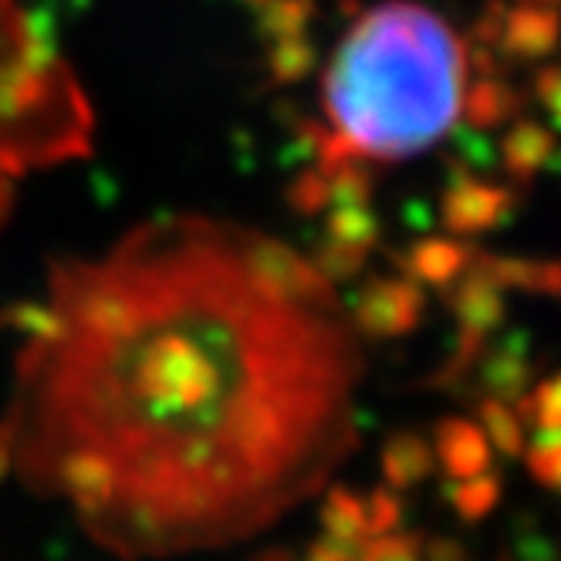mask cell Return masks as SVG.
<instances>
[{"label": "cell", "mask_w": 561, "mask_h": 561, "mask_svg": "<svg viewBox=\"0 0 561 561\" xmlns=\"http://www.w3.org/2000/svg\"><path fill=\"white\" fill-rule=\"evenodd\" d=\"M335 280L285 240L167 217L61 267L21 345L8 457L123 558L244 541L352 436Z\"/></svg>", "instance_id": "obj_1"}, {"label": "cell", "mask_w": 561, "mask_h": 561, "mask_svg": "<svg viewBox=\"0 0 561 561\" xmlns=\"http://www.w3.org/2000/svg\"><path fill=\"white\" fill-rule=\"evenodd\" d=\"M467 75V48L444 18L410 0L366 11L325 68L329 126L314 136L325 170L396 163L436 146L457 126Z\"/></svg>", "instance_id": "obj_2"}, {"label": "cell", "mask_w": 561, "mask_h": 561, "mask_svg": "<svg viewBox=\"0 0 561 561\" xmlns=\"http://www.w3.org/2000/svg\"><path fill=\"white\" fill-rule=\"evenodd\" d=\"M426 291L413 277H379L352 301V325L369 339H399L420 329Z\"/></svg>", "instance_id": "obj_3"}, {"label": "cell", "mask_w": 561, "mask_h": 561, "mask_svg": "<svg viewBox=\"0 0 561 561\" xmlns=\"http://www.w3.org/2000/svg\"><path fill=\"white\" fill-rule=\"evenodd\" d=\"M517 207V196L511 186L480 180L473 173H460L450 180L439 199V220L454 237H477V233H491L511 220Z\"/></svg>", "instance_id": "obj_4"}, {"label": "cell", "mask_w": 561, "mask_h": 561, "mask_svg": "<svg viewBox=\"0 0 561 561\" xmlns=\"http://www.w3.org/2000/svg\"><path fill=\"white\" fill-rule=\"evenodd\" d=\"M484 389V396L504 399V403H517L531 386V363H528V342L520 332H511L497 339L494 345L488 342L484 352L477 355L470 369Z\"/></svg>", "instance_id": "obj_5"}, {"label": "cell", "mask_w": 561, "mask_h": 561, "mask_svg": "<svg viewBox=\"0 0 561 561\" xmlns=\"http://www.w3.org/2000/svg\"><path fill=\"white\" fill-rule=\"evenodd\" d=\"M561 42V14L551 4H520L507 8L497 48L514 61H538L548 58Z\"/></svg>", "instance_id": "obj_6"}, {"label": "cell", "mask_w": 561, "mask_h": 561, "mask_svg": "<svg viewBox=\"0 0 561 561\" xmlns=\"http://www.w3.org/2000/svg\"><path fill=\"white\" fill-rule=\"evenodd\" d=\"M433 454L450 480H467V477L491 470V457H494L480 423H473L467 416H447L436 423Z\"/></svg>", "instance_id": "obj_7"}, {"label": "cell", "mask_w": 561, "mask_h": 561, "mask_svg": "<svg viewBox=\"0 0 561 561\" xmlns=\"http://www.w3.org/2000/svg\"><path fill=\"white\" fill-rule=\"evenodd\" d=\"M473 248L463 244L460 237H423L407 251L403 271L423 288L447 291L454 280L473 264Z\"/></svg>", "instance_id": "obj_8"}, {"label": "cell", "mask_w": 561, "mask_h": 561, "mask_svg": "<svg viewBox=\"0 0 561 561\" xmlns=\"http://www.w3.org/2000/svg\"><path fill=\"white\" fill-rule=\"evenodd\" d=\"M473 264L488 271L504 291H525L561 301V257H507V254H473Z\"/></svg>", "instance_id": "obj_9"}, {"label": "cell", "mask_w": 561, "mask_h": 561, "mask_svg": "<svg viewBox=\"0 0 561 561\" xmlns=\"http://www.w3.org/2000/svg\"><path fill=\"white\" fill-rule=\"evenodd\" d=\"M554 159V133L535 118H520L501 139V163L514 183H531Z\"/></svg>", "instance_id": "obj_10"}, {"label": "cell", "mask_w": 561, "mask_h": 561, "mask_svg": "<svg viewBox=\"0 0 561 561\" xmlns=\"http://www.w3.org/2000/svg\"><path fill=\"white\" fill-rule=\"evenodd\" d=\"M520 108V99L511 82L501 75H473V82L463 89L460 112L467 115V126L473 133H488L504 126L507 118Z\"/></svg>", "instance_id": "obj_11"}, {"label": "cell", "mask_w": 561, "mask_h": 561, "mask_svg": "<svg viewBox=\"0 0 561 561\" xmlns=\"http://www.w3.org/2000/svg\"><path fill=\"white\" fill-rule=\"evenodd\" d=\"M433 467H436L433 444L420 433H396L382 447V473L389 480V488L399 491L416 488L433 473Z\"/></svg>", "instance_id": "obj_12"}, {"label": "cell", "mask_w": 561, "mask_h": 561, "mask_svg": "<svg viewBox=\"0 0 561 561\" xmlns=\"http://www.w3.org/2000/svg\"><path fill=\"white\" fill-rule=\"evenodd\" d=\"M480 430H484L491 450H497L501 457L507 460H517L525 454V444H528V430H525V420L514 410V403H504V399H494V396H484L480 399Z\"/></svg>", "instance_id": "obj_13"}, {"label": "cell", "mask_w": 561, "mask_h": 561, "mask_svg": "<svg viewBox=\"0 0 561 561\" xmlns=\"http://www.w3.org/2000/svg\"><path fill=\"white\" fill-rule=\"evenodd\" d=\"M501 494H504V480L494 470H484L467 480H454L447 491L454 511L463 520H484L488 514H494V507L501 504Z\"/></svg>", "instance_id": "obj_14"}, {"label": "cell", "mask_w": 561, "mask_h": 561, "mask_svg": "<svg viewBox=\"0 0 561 561\" xmlns=\"http://www.w3.org/2000/svg\"><path fill=\"white\" fill-rule=\"evenodd\" d=\"M520 457L538 484L561 497V430H538Z\"/></svg>", "instance_id": "obj_15"}, {"label": "cell", "mask_w": 561, "mask_h": 561, "mask_svg": "<svg viewBox=\"0 0 561 561\" xmlns=\"http://www.w3.org/2000/svg\"><path fill=\"white\" fill-rule=\"evenodd\" d=\"M520 420L538 430H561V373L541 379L531 392H525L514 403Z\"/></svg>", "instance_id": "obj_16"}, {"label": "cell", "mask_w": 561, "mask_h": 561, "mask_svg": "<svg viewBox=\"0 0 561 561\" xmlns=\"http://www.w3.org/2000/svg\"><path fill=\"white\" fill-rule=\"evenodd\" d=\"M332 233L339 244H348V248H358L366 251L379 240V220L373 210H366L363 204H352V207H342L335 217H332Z\"/></svg>", "instance_id": "obj_17"}, {"label": "cell", "mask_w": 561, "mask_h": 561, "mask_svg": "<svg viewBox=\"0 0 561 561\" xmlns=\"http://www.w3.org/2000/svg\"><path fill=\"white\" fill-rule=\"evenodd\" d=\"M329 525H332L335 535H342L352 545H358V541H363V535H369L366 507L358 504L355 497H348L345 491H332V497H329Z\"/></svg>", "instance_id": "obj_18"}, {"label": "cell", "mask_w": 561, "mask_h": 561, "mask_svg": "<svg viewBox=\"0 0 561 561\" xmlns=\"http://www.w3.org/2000/svg\"><path fill=\"white\" fill-rule=\"evenodd\" d=\"M366 561H423V541L410 535H379L369 545Z\"/></svg>", "instance_id": "obj_19"}, {"label": "cell", "mask_w": 561, "mask_h": 561, "mask_svg": "<svg viewBox=\"0 0 561 561\" xmlns=\"http://www.w3.org/2000/svg\"><path fill=\"white\" fill-rule=\"evenodd\" d=\"M399 517H403V504H399L389 491H376L369 507H366V528L369 535H389L396 525H399Z\"/></svg>", "instance_id": "obj_20"}, {"label": "cell", "mask_w": 561, "mask_h": 561, "mask_svg": "<svg viewBox=\"0 0 561 561\" xmlns=\"http://www.w3.org/2000/svg\"><path fill=\"white\" fill-rule=\"evenodd\" d=\"M535 95L548 108L554 133H561V68H541L535 75Z\"/></svg>", "instance_id": "obj_21"}, {"label": "cell", "mask_w": 561, "mask_h": 561, "mask_svg": "<svg viewBox=\"0 0 561 561\" xmlns=\"http://www.w3.org/2000/svg\"><path fill=\"white\" fill-rule=\"evenodd\" d=\"M504 18H507V4H501V0H491V4H488L484 11H480V18H477L473 27H470L473 45H480V48H497V37H501Z\"/></svg>", "instance_id": "obj_22"}, {"label": "cell", "mask_w": 561, "mask_h": 561, "mask_svg": "<svg viewBox=\"0 0 561 561\" xmlns=\"http://www.w3.org/2000/svg\"><path fill=\"white\" fill-rule=\"evenodd\" d=\"M541 4H558V0H541Z\"/></svg>", "instance_id": "obj_23"}]
</instances>
